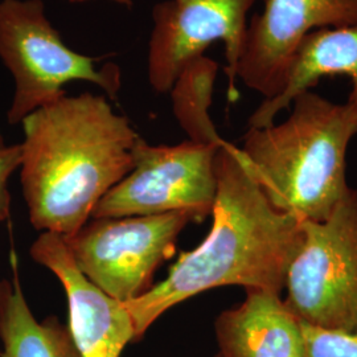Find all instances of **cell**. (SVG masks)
<instances>
[{"label":"cell","instance_id":"cell-1","mask_svg":"<svg viewBox=\"0 0 357 357\" xmlns=\"http://www.w3.org/2000/svg\"><path fill=\"white\" fill-rule=\"evenodd\" d=\"M217 193L204 241L181 253L165 281L125 303L135 342L169 308L224 286L281 294L303 241V221L277 211L252 175L241 150L222 141L215 156Z\"/></svg>","mask_w":357,"mask_h":357},{"label":"cell","instance_id":"cell-3","mask_svg":"<svg viewBox=\"0 0 357 357\" xmlns=\"http://www.w3.org/2000/svg\"><path fill=\"white\" fill-rule=\"evenodd\" d=\"M291 105L280 125L249 128L240 150L277 211L321 222L349 190L345 159L356 122L347 103L331 102L312 90L298 94Z\"/></svg>","mask_w":357,"mask_h":357},{"label":"cell","instance_id":"cell-7","mask_svg":"<svg viewBox=\"0 0 357 357\" xmlns=\"http://www.w3.org/2000/svg\"><path fill=\"white\" fill-rule=\"evenodd\" d=\"M220 144L188 139L176 146H151L141 138L134 149L132 171L98 202L91 218L185 212L195 222L204 221L216 200L215 156Z\"/></svg>","mask_w":357,"mask_h":357},{"label":"cell","instance_id":"cell-8","mask_svg":"<svg viewBox=\"0 0 357 357\" xmlns=\"http://www.w3.org/2000/svg\"><path fill=\"white\" fill-rule=\"evenodd\" d=\"M131 7L132 0H110ZM255 0H166L153 8L149 44V81L156 93H168L184 66L216 41L225 45L229 93L243 53L248 13Z\"/></svg>","mask_w":357,"mask_h":357},{"label":"cell","instance_id":"cell-10","mask_svg":"<svg viewBox=\"0 0 357 357\" xmlns=\"http://www.w3.org/2000/svg\"><path fill=\"white\" fill-rule=\"evenodd\" d=\"M31 257L50 268L64 286L69 330L81 357H121L135 342V327L125 303L107 296L77 268L64 237L44 231Z\"/></svg>","mask_w":357,"mask_h":357},{"label":"cell","instance_id":"cell-11","mask_svg":"<svg viewBox=\"0 0 357 357\" xmlns=\"http://www.w3.org/2000/svg\"><path fill=\"white\" fill-rule=\"evenodd\" d=\"M216 357H307L303 323L265 289H246L240 306L216 319Z\"/></svg>","mask_w":357,"mask_h":357},{"label":"cell","instance_id":"cell-13","mask_svg":"<svg viewBox=\"0 0 357 357\" xmlns=\"http://www.w3.org/2000/svg\"><path fill=\"white\" fill-rule=\"evenodd\" d=\"M13 281L0 280L3 357H81L69 327L54 317L38 321L26 303L16 262Z\"/></svg>","mask_w":357,"mask_h":357},{"label":"cell","instance_id":"cell-16","mask_svg":"<svg viewBox=\"0 0 357 357\" xmlns=\"http://www.w3.org/2000/svg\"><path fill=\"white\" fill-rule=\"evenodd\" d=\"M22 144H7L0 134V222L8 221L11 216V195L8 180L22 166Z\"/></svg>","mask_w":357,"mask_h":357},{"label":"cell","instance_id":"cell-15","mask_svg":"<svg viewBox=\"0 0 357 357\" xmlns=\"http://www.w3.org/2000/svg\"><path fill=\"white\" fill-rule=\"evenodd\" d=\"M303 331L307 357H357V336L320 330L306 323Z\"/></svg>","mask_w":357,"mask_h":357},{"label":"cell","instance_id":"cell-4","mask_svg":"<svg viewBox=\"0 0 357 357\" xmlns=\"http://www.w3.org/2000/svg\"><path fill=\"white\" fill-rule=\"evenodd\" d=\"M0 60L13 78L10 125L66 96L72 81H88L115 100L119 66L97 68V59L70 50L52 26L43 0H0Z\"/></svg>","mask_w":357,"mask_h":357},{"label":"cell","instance_id":"cell-5","mask_svg":"<svg viewBox=\"0 0 357 357\" xmlns=\"http://www.w3.org/2000/svg\"><path fill=\"white\" fill-rule=\"evenodd\" d=\"M284 289V303L301 321L357 336V190L345 192L326 221H303Z\"/></svg>","mask_w":357,"mask_h":357},{"label":"cell","instance_id":"cell-2","mask_svg":"<svg viewBox=\"0 0 357 357\" xmlns=\"http://www.w3.org/2000/svg\"><path fill=\"white\" fill-rule=\"evenodd\" d=\"M20 178L35 229L73 236L135 166L141 139L106 97L64 96L23 122Z\"/></svg>","mask_w":357,"mask_h":357},{"label":"cell","instance_id":"cell-14","mask_svg":"<svg viewBox=\"0 0 357 357\" xmlns=\"http://www.w3.org/2000/svg\"><path fill=\"white\" fill-rule=\"evenodd\" d=\"M217 72L216 61L203 54L184 66L169 90L174 114L190 141L206 144L224 141L209 115Z\"/></svg>","mask_w":357,"mask_h":357},{"label":"cell","instance_id":"cell-17","mask_svg":"<svg viewBox=\"0 0 357 357\" xmlns=\"http://www.w3.org/2000/svg\"><path fill=\"white\" fill-rule=\"evenodd\" d=\"M69 3H73V4H77V3H85V1H89V0H68Z\"/></svg>","mask_w":357,"mask_h":357},{"label":"cell","instance_id":"cell-12","mask_svg":"<svg viewBox=\"0 0 357 357\" xmlns=\"http://www.w3.org/2000/svg\"><path fill=\"white\" fill-rule=\"evenodd\" d=\"M348 76L352 90L347 106L357 128V24L318 29L302 40L294 56L287 85L273 100H265L249 118L250 128H266L274 123L282 110L289 109L302 91L312 90L323 77Z\"/></svg>","mask_w":357,"mask_h":357},{"label":"cell","instance_id":"cell-9","mask_svg":"<svg viewBox=\"0 0 357 357\" xmlns=\"http://www.w3.org/2000/svg\"><path fill=\"white\" fill-rule=\"evenodd\" d=\"M356 24L357 0H266L248 23L236 79L273 100L286 88L294 56L308 33Z\"/></svg>","mask_w":357,"mask_h":357},{"label":"cell","instance_id":"cell-6","mask_svg":"<svg viewBox=\"0 0 357 357\" xmlns=\"http://www.w3.org/2000/svg\"><path fill=\"white\" fill-rule=\"evenodd\" d=\"M185 212L93 218L64 238L77 268L107 296L128 303L149 293L159 266L176 252Z\"/></svg>","mask_w":357,"mask_h":357}]
</instances>
